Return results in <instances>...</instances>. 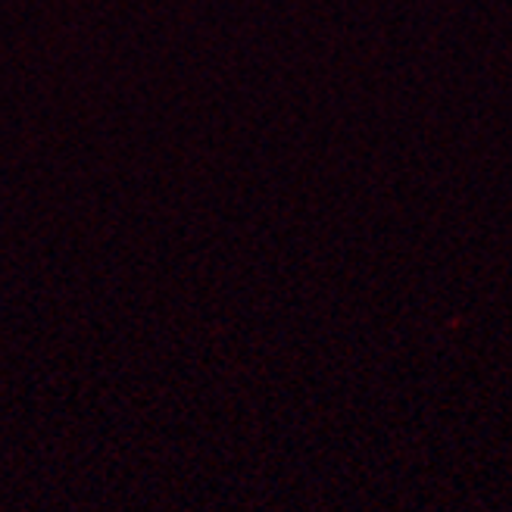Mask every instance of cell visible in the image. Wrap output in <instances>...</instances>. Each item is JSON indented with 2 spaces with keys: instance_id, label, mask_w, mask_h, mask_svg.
I'll use <instances>...</instances> for the list:
<instances>
[]
</instances>
